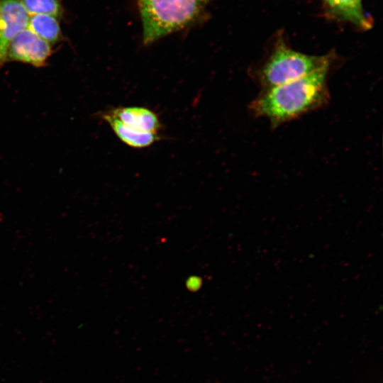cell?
Here are the masks:
<instances>
[{
  "mask_svg": "<svg viewBox=\"0 0 383 383\" xmlns=\"http://www.w3.org/2000/svg\"><path fill=\"white\" fill-rule=\"evenodd\" d=\"M328 12L333 17L350 22L362 30L372 26V21L365 14L362 0H323Z\"/></svg>",
  "mask_w": 383,
  "mask_h": 383,
  "instance_id": "52a82bcc",
  "label": "cell"
},
{
  "mask_svg": "<svg viewBox=\"0 0 383 383\" xmlns=\"http://www.w3.org/2000/svg\"><path fill=\"white\" fill-rule=\"evenodd\" d=\"M101 117L109 123L116 136L132 148H147L160 138L158 133L140 132L127 127L109 111L103 113Z\"/></svg>",
  "mask_w": 383,
  "mask_h": 383,
  "instance_id": "ba28073f",
  "label": "cell"
},
{
  "mask_svg": "<svg viewBox=\"0 0 383 383\" xmlns=\"http://www.w3.org/2000/svg\"><path fill=\"white\" fill-rule=\"evenodd\" d=\"M52 45L28 28L21 31L9 45L6 62H20L39 67L46 65Z\"/></svg>",
  "mask_w": 383,
  "mask_h": 383,
  "instance_id": "277c9868",
  "label": "cell"
},
{
  "mask_svg": "<svg viewBox=\"0 0 383 383\" xmlns=\"http://www.w3.org/2000/svg\"><path fill=\"white\" fill-rule=\"evenodd\" d=\"M211 0H138L143 42L151 44L200 20Z\"/></svg>",
  "mask_w": 383,
  "mask_h": 383,
  "instance_id": "7a4b0ae2",
  "label": "cell"
},
{
  "mask_svg": "<svg viewBox=\"0 0 383 383\" xmlns=\"http://www.w3.org/2000/svg\"><path fill=\"white\" fill-rule=\"evenodd\" d=\"M109 112L125 126L138 131L158 133L161 128L157 114L145 107H120Z\"/></svg>",
  "mask_w": 383,
  "mask_h": 383,
  "instance_id": "8992f818",
  "label": "cell"
},
{
  "mask_svg": "<svg viewBox=\"0 0 383 383\" xmlns=\"http://www.w3.org/2000/svg\"><path fill=\"white\" fill-rule=\"evenodd\" d=\"M29 17L21 0H0V68L11 41L27 28Z\"/></svg>",
  "mask_w": 383,
  "mask_h": 383,
  "instance_id": "5b68a950",
  "label": "cell"
},
{
  "mask_svg": "<svg viewBox=\"0 0 383 383\" xmlns=\"http://www.w3.org/2000/svg\"><path fill=\"white\" fill-rule=\"evenodd\" d=\"M336 58L333 52L316 56L298 52L279 37L267 57L252 68V76L265 90L306 76Z\"/></svg>",
  "mask_w": 383,
  "mask_h": 383,
  "instance_id": "3957f363",
  "label": "cell"
},
{
  "mask_svg": "<svg viewBox=\"0 0 383 383\" xmlns=\"http://www.w3.org/2000/svg\"><path fill=\"white\" fill-rule=\"evenodd\" d=\"M38 36L54 45L63 39L58 18L47 14H35L29 17L28 27Z\"/></svg>",
  "mask_w": 383,
  "mask_h": 383,
  "instance_id": "9c48e42d",
  "label": "cell"
},
{
  "mask_svg": "<svg viewBox=\"0 0 383 383\" xmlns=\"http://www.w3.org/2000/svg\"><path fill=\"white\" fill-rule=\"evenodd\" d=\"M335 61L287 83L265 89L249 106L252 114L267 118L272 128L326 105L327 79Z\"/></svg>",
  "mask_w": 383,
  "mask_h": 383,
  "instance_id": "6da1fadb",
  "label": "cell"
},
{
  "mask_svg": "<svg viewBox=\"0 0 383 383\" xmlns=\"http://www.w3.org/2000/svg\"><path fill=\"white\" fill-rule=\"evenodd\" d=\"M29 16L47 14L57 18L64 15L62 0H21Z\"/></svg>",
  "mask_w": 383,
  "mask_h": 383,
  "instance_id": "30bf717a",
  "label": "cell"
}]
</instances>
